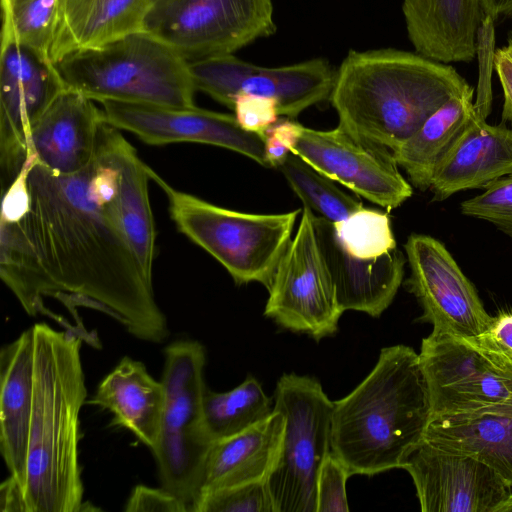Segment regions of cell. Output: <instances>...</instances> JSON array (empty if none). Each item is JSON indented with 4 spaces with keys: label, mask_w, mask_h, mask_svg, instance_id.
<instances>
[{
    "label": "cell",
    "mask_w": 512,
    "mask_h": 512,
    "mask_svg": "<svg viewBox=\"0 0 512 512\" xmlns=\"http://www.w3.org/2000/svg\"><path fill=\"white\" fill-rule=\"evenodd\" d=\"M333 224L340 244L355 257L376 258L397 249L386 212L362 207Z\"/></svg>",
    "instance_id": "obj_31"
},
{
    "label": "cell",
    "mask_w": 512,
    "mask_h": 512,
    "mask_svg": "<svg viewBox=\"0 0 512 512\" xmlns=\"http://www.w3.org/2000/svg\"><path fill=\"white\" fill-rule=\"evenodd\" d=\"M507 44L512 48V29L508 33Z\"/></svg>",
    "instance_id": "obj_44"
},
{
    "label": "cell",
    "mask_w": 512,
    "mask_h": 512,
    "mask_svg": "<svg viewBox=\"0 0 512 512\" xmlns=\"http://www.w3.org/2000/svg\"><path fill=\"white\" fill-rule=\"evenodd\" d=\"M0 511L26 512L22 489L10 475L0 486Z\"/></svg>",
    "instance_id": "obj_41"
},
{
    "label": "cell",
    "mask_w": 512,
    "mask_h": 512,
    "mask_svg": "<svg viewBox=\"0 0 512 512\" xmlns=\"http://www.w3.org/2000/svg\"><path fill=\"white\" fill-rule=\"evenodd\" d=\"M191 512H274L266 482H254L201 494Z\"/></svg>",
    "instance_id": "obj_33"
},
{
    "label": "cell",
    "mask_w": 512,
    "mask_h": 512,
    "mask_svg": "<svg viewBox=\"0 0 512 512\" xmlns=\"http://www.w3.org/2000/svg\"><path fill=\"white\" fill-rule=\"evenodd\" d=\"M292 153L324 176L387 210L399 207L413 194L389 149L339 124L331 130L302 125Z\"/></svg>",
    "instance_id": "obj_14"
},
{
    "label": "cell",
    "mask_w": 512,
    "mask_h": 512,
    "mask_svg": "<svg viewBox=\"0 0 512 512\" xmlns=\"http://www.w3.org/2000/svg\"><path fill=\"white\" fill-rule=\"evenodd\" d=\"M499 512H512V488H510L509 496L499 509Z\"/></svg>",
    "instance_id": "obj_43"
},
{
    "label": "cell",
    "mask_w": 512,
    "mask_h": 512,
    "mask_svg": "<svg viewBox=\"0 0 512 512\" xmlns=\"http://www.w3.org/2000/svg\"><path fill=\"white\" fill-rule=\"evenodd\" d=\"M59 1L1 0L2 24L10 27L20 43L50 59Z\"/></svg>",
    "instance_id": "obj_30"
},
{
    "label": "cell",
    "mask_w": 512,
    "mask_h": 512,
    "mask_svg": "<svg viewBox=\"0 0 512 512\" xmlns=\"http://www.w3.org/2000/svg\"><path fill=\"white\" fill-rule=\"evenodd\" d=\"M196 91L233 109L238 95L273 98L280 116L296 118L313 105L329 99L336 71L325 58H313L279 67H263L233 54L190 63Z\"/></svg>",
    "instance_id": "obj_12"
},
{
    "label": "cell",
    "mask_w": 512,
    "mask_h": 512,
    "mask_svg": "<svg viewBox=\"0 0 512 512\" xmlns=\"http://www.w3.org/2000/svg\"><path fill=\"white\" fill-rule=\"evenodd\" d=\"M142 30L190 64L234 54L276 25L272 0H152Z\"/></svg>",
    "instance_id": "obj_9"
},
{
    "label": "cell",
    "mask_w": 512,
    "mask_h": 512,
    "mask_svg": "<svg viewBox=\"0 0 512 512\" xmlns=\"http://www.w3.org/2000/svg\"><path fill=\"white\" fill-rule=\"evenodd\" d=\"M400 468L412 477L423 512H499L510 492L485 463L444 450L423 437Z\"/></svg>",
    "instance_id": "obj_17"
},
{
    "label": "cell",
    "mask_w": 512,
    "mask_h": 512,
    "mask_svg": "<svg viewBox=\"0 0 512 512\" xmlns=\"http://www.w3.org/2000/svg\"><path fill=\"white\" fill-rule=\"evenodd\" d=\"M34 395L22 493L26 512H80L83 501L79 461L80 411L87 390L81 361L83 342L98 338L79 329L32 327Z\"/></svg>",
    "instance_id": "obj_2"
},
{
    "label": "cell",
    "mask_w": 512,
    "mask_h": 512,
    "mask_svg": "<svg viewBox=\"0 0 512 512\" xmlns=\"http://www.w3.org/2000/svg\"><path fill=\"white\" fill-rule=\"evenodd\" d=\"M471 91L451 65L385 48L350 50L329 99L339 125L393 152L451 98Z\"/></svg>",
    "instance_id": "obj_3"
},
{
    "label": "cell",
    "mask_w": 512,
    "mask_h": 512,
    "mask_svg": "<svg viewBox=\"0 0 512 512\" xmlns=\"http://www.w3.org/2000/svg\"><path fill=\"white\" fill-rule=\"evenodd\" d=\"M55 66L67 88L98 103L196 106L189 64L143 30L73 52Z\"/></svg>",
    "instance_id": "obj_5"
},
{
    "label": "cell",
    "mask_w": 512,
    "mask_h": 512,
    "mask_svg": "<svg viewBox=\"0 0 512 512\" xmlns=\"http://www.w3.org/2000/svg\"><path fill=\"white\" fill-rule=\"evenodd\" d=\"M315 229L343 311L379 317L402 283L406 262L403 253L395 249L376 258H358L342 247L332 222L316 215Z\"/></svg>",
    "instance_id": "obj_19"
},
{
    "label": "cell",
    "mask_w": 512,
    "mask_h": 512,
    "mask_svg": "<svg viewBox=\"0 0 512 512\" xmlns=\"http://www.w3.org/2000/svg\"><path fill=\"white\" fill-rule=\"evenodd\" d=\"M105 119L150 145L203 143L240 153L268 167L265 137L249 132L235 115L189 108L120 101L100 102Z\"/></svg>",
    "instance_id": "obj_16"
},
{
    "label": "cell",
    "mask_w": 512,
    "mask_h": 512,
    "mask_svg": "<svg viewBox=\"0 0 512 512\" xmlns=\"http://www.w3.org/2000/svg\"><path fill=\"white\" fill-rule=\"evenodd\" d=\"M34 395L31 327L0 352V451L20 485L25 476Z\"/></svg>",
    "instance_id": "obj_21"
},
{
    "label": "cell",
    "mask_w": 512,
    "mask_h": 512,
    "mask_svg": "<svg viewBox=\"0 0 512 512\" xmlns=\"http://www.w3.org/2000/svg\"><path fill=\"white\" fill-rule=\"evenodd\" d=\"M152 0H60L50 59L142 30Z\"/></svg>",
    "instance_id": "obj_24"
},
{
    "label": "cell",
    "mask_w": 512,
    "mask_h": 512,
    "mask_svg": "<svg viewBox=\"0 0 512 512\" xmlns=\"http://www.w3.org/2000/svg\"><path fill=\"white\" fill-rule=\"evenodd\" d=\"M110 411L113 425L124 427L151 451L155 448L165 403L164 385L145 365L124 357L99 383L88 402Z\"/></svg>",
    "instance_id": "obj_25"
},
{
    "label": "cell",
    "mask_w": 512,
    "mask_h": 512,
    "mask_svg": "<svg viewBox=\"0 0 512 512\" xmlns=\"http://www.w3.org/2000/svg\"><path fill=\"white\" fill-rule=\"evenodd\" d=\"M423 438L444 450L480 460L512 488V415L431 417Z\"/></svg>",
    "instance_id": "obj_26"
},
{
    "label": "cell",
    "mask_w": 512,
    "mask_h": 512,
    "mask_svg": "<svg viewBox=\"0 0 512 512\" xmlns=\"http://www.w3.org/2000/svg\"><path fill=\"white\" fill-rule=\"evenodd\" d=\"M483 15L494 21L500 17L512 18V0H480Z\"/></svg>",
    "instance_id": "obj_42"
},
{
    "label": "cell",
    "mask_w": 512,
    "mask_h": 512,
    "mask_svg": "<svg viewBox=\"0 0 512 512\" xmlns=\"http://www.w3.org/2000/svg\"><path fill=\"white\" fill-rule=\"evenodd\" d=\"M165 191L177 229L212 255L237 285L258 282L267 290L289 246L298 215L255 214L226 209L175 190L151 170Z\"/></svg>",
    "instance_id": "obj_6"
},
{
    "label": "cell",
    "mask_w": 512,
    "mask_h": 512,
    "mask_svg": "<svg viewBox=\"0 0 512 512\" xmlns=\"http://www.w3.org/2000/svg\"><path fill=\"white\" fill-rule=\"evenodd\" d=\"M495 70L504 94L502 122L512 123V48L508 44L496 50Z\"/></svg>",
    "instance_id": "obj_40"
},
{
    "label": "cell",
    "mask_w": 512,
    "mask_h": 512,
    "mask_svg": "<svg viewBox=\"0 0 512 512\" xmlns=\"http://www.w3.org/2000/svg\"><path fill=\"white\" fill-rule=\"evenodd\" d=\"M0 276L31 316L63 325L45 306L54 298L82 330L78 307L108 315L146 342L169 335L153 280L122 230L112 170L97 155L79 173L61 175L27 153L3 188Z\"/></svg>",
    "instance_id": "obj_1"
},
{
    "label": "cell",
    "mask_w": 512,
    "mask_h": 512,
    "mask_svg": "<svg viewBox=\"0 0 512 512\" xmlns=\"http://www.w3.org/2000/svg\"><path fill=\"white\" fill-rule=\"evenodd\" d=\"M430 418L419 355L401 344L384 347L366 378L333 402L331 453L350 475L400 468Z\"/></svg>",
    "instance_id": "obj_4"
},
{
    "label": "cell",
    "mask_w": 512,
    "mask_h": 512,
    "mask_svg": "<svg viewBox=\"0 0 512 512\" xmlns=\"http://www.w3.org/2000/svg\"><path fill=\"white\" fill-rule=\"evenodd\" d=\"M410 276L405 285L422 308L421 321L433 330L476 338L491 324L473 283L436 238L411 234L405 245Z\"/></svg>",
    "instance_id": "obj_15"
},
{
    "label": "cell",
    "mask_w": 512,
    "mask_h": 512,
    "mask_svg": "<svg viewBox=\"0 0 512 512\" xmlns=\"http://www.w3.org/2000/svg\"><path fill=\"white\" fill-rule=\"evenodd\" d=\"M67 88L55 64L20 43L5 24L0 52V166L2 184L21 169L33 125Z\"/></svg>",
    "instance_id": "obj_13"
},
{
    "label": "cell",
    "mask_w": 512,
    "mask_h": 512,
    "mask_svg": "<svg viewBox=\"0 0 512 512\" xmlns=\"http://www.w3.org/2000/svg\"><path fill=\"white\" fill-rule=\"evenodd\" d=\"M418 355L431 417L512 415V369L474 338L432 330Z\"/></svg>",
    "instance_id": "obj_10"
},
{
    "label": "cell",
    "mask_w": 512,
    "mask_h": 512,
    "mask_svg": "<svg viewBox=\"0 0 512 512\" xmlns=\"http://www.w3.org/2000/svg\"><path fill=\"white\" fill-rule=\"evenodd\" d=\"M302 124L292 120H281L264 134L265 157L268 167H277L292 153Z\"/></svg>",
    "instance_id": "obj_39"
},
{
    "label": "cell",
    "mask_w": 512,
    "mask_h": 512,
    "mask_svg": "<svg viewBox=\"0 0 512 512\" xmlns=\"http://www.w3.org/2000/svg\"><path fill=\"white\" fill-rule=\"evenodd\" d=\"M475 341L512 369V311L493 317L489 327Z\"/></svg>",
    "instance_id": "obj_38"
},
{
    "label": "cell",
    "mask_w": 512,
    "mask_h": 512,
    "mask_svg": "<svg viewBox=\"0 0 512 512\" xmlns=\"http://www.w3.org/2000/svg\"><path fill=\"white\" fill-rule=\"evenodd\" d=\"M473 96L471 91L451 98L392 152L415 188L429 190L438 165L477 115Z\"/></svg>",
    "instance_id": "obj_27"
},
{
    "label": "cell",
    "mask_w": 512,
    "mask_h": 512,
    "mask_svg": "<svg viewBox=\"0 0 512 512\" xmlns=\"http://www.w3.org/2000/svg\"><path fill=\"white\" fill-rule=\"evenodd\" d=\"M350 473L331 452L318 473L316 485V512L349 511L346 482Z\"/></svg>",
    "instance_id": "obj_35"
},
{
    "label": "cell",
    "mask_w": 512,
    "mask_h": 512,
    "mask_svg": "<svg viewBox=\"0 0 512 512\" xmlns=\"http://www.w3.org/2000/svg\"><path fill=\"white\" fill-rule=\"evenodd\" d=\"M104 121L95 101L66 88L31 128L27 153L54 173H79L94 157Z\"/></svg>",
    "instance_id": "obj_18"
},
{
    "label": "cell",
    "mask_w": 512,
    "mask_h": 512,
    "mask_svg": "<svg viewBox=\"0 0 512 512\" xmlns=\"http://www.w3.org/2000/svg\"><path fill=\"white\" fill-rule=\"evenodd\" d=\"M283 430L284 416L273 410L243 432L213 442L198 497L219 489L266 482L279 454Z\"/></svg>",
    "instance_id": "obj_23"
},
{
    "label": "cell",
    "mask_w": 512,
    "mask_h": 512,
    "mask_svg": "<svg viewBox=\"0 0 512 512\" xmlns=\"http://www.w3.org/2000/svg\"><path fill=\"white\" fill-rule=\"evenodd\" d=\"M126 512H189L184 501L171 491L137 485L125 505Z\"/></svg>",
    "instance_id": "obj_37"
},
{
    "label": "cell",
    "mask_w": 512,
    "mask_h": 512,
    "mask_svg": "<svg viewBox=\"0 0 512 512\" xmlns=\"http://www.w3.org/2000/svg\"><path fill=\"white\" fill-rule=\"evenodd\" d=\"M273 410L284 416L279 454L266 481L274 512H316L318 473L331 452L333 402L316 378L285 373Z\"/></svg>",
    "instance_id": "obj_8"
},
{
    "label": "cell",
    "mask_w": 512,
    "mask_h": 512,
    "mask_svg": "<svg viewBox=\"0 0 512 512\" xmlns=\"http://www.w3.org/2000/svg\"><path fill=\"white\" fill-rule=\"evenodd\" d=\"M206 353L195 340L165 348L161 382L165 403L159 437L152 453L162 487L191 508L198 497L207 454L213 441L204 424Z\"/></svg>",
    "instance_id": "obj_7"
},
{
    "label": "cell",
    "mask_w": 512,
    "mask_h": 512,
    "mask_svg": "<svg viewBox=\"0 0 512 512\" xmlns=\"http://www.w3.org/2000/svg\"><path fill=\"white\" fill-rule=\"evenodd\" d=\"M304 206L300 224L274 273L264 315L283 329L315 341L332 336L343 314L315 229Z\"/></svg>",
    "instance_id": "obj_11"
},
{
    "label": "cell",
    "mask_w": 512,
    "mask_h": 512,
    "mask_svg": "<svg viewBox=\"0 0 512 512\" xmlns=\"http://www.w3.org/2000/svg\"><path fill=\"white\" fill-rule=\"evenodd\" d=\"M512 174V128L476 115L438 165L429 190L435 201Z\"/></svg>",
    "instance_id": "obj_20"
},
{
    "label": "cell",
    "mask_w": 512,
    "mask_h": 512,
    "mask_svg": "<svg viewBox=\"0 0 512 512\" xmlns=\"http://www.w3.org/2000/svg\"><path fill=\"white\" fill-rule=\"evenodd\" d=\"M272 412V399L253 376L226 392H204V424L213 442L243 432Z\"/></svg>",
    "instance_id": "obj_28"
},
{
    "label": "cell",
    "mask_w": 512,
    "mask_h": 512,
    "mask_svg": "<svg viewBox=\"0 0 512 512\" xmlns=\"http://www.w3.org/2000/svg\"><path fill=\"white\" fill-rule=\"evenodd\" d=\"M402 13L417 53L446 64L476 56L480 0H403Z\"/></svg>",
    "instance_id": "obj_22"
},
{
    "label": "cell",
    "mask_w": 512,
    "mask_h": 512,
    "mask_svg": "<svg viewBox=\"0 0 512 512\" xmlns=\"http://www.w3.org/2000/svg\"><path fill=\"white\" fill-rule=\"evenodd\" d=\"M495 21L484 15L476 33L479 74L474 107L479 118L486 120L492 106V72L495 69Z\"/></svg>",
    "instance_id": "obj_34"
},
{
    "label": "cell",
    "mask_w": 512,
    "mask_h": 512,
    "mask_svg": "<svg viewBox=\"0 0 512 512\" xmlns=\"http://www.w3.org/2000/svg\"><path fill=\"white\" fill-rule=\"evenodd\" d=\"M278 169L304 206L332 223L344 220L363 207L360 200L339 189L333 180L294 153H290Z\"/></svg>",
    "instance_id": "obj_29"
},
{
    "label": "cell",
    "mask_w": 512,
    "mask_h": 512,
    "mask_svg": "<svg viewBox=\"0 0 512 512\" xmlns=\"http://www.w3.org/2000/svg\"><path fill=\"white\" fill-rule=\"evenodd\" d=\"M232 110L243 129L262 135L279 121L280 116L275 99L251 94L238 95Z\"/></svg>",
    "instance_id": "obj_36"
},
{
    "label": "cell",
    "mask_w": 512,
    "mask_h": 512,
    "mask_svg": "<svg viewBox=\"0 0 512 512\" xmlns=\"http://www.w3.org/2000/svg\"><path fill=\"white\" fill-rule=\"evenodd\" d=\"M461 213L493 224L512 240V174L491 181L483 192L463 201Z\"/></svg>",
    "instance_id": "obj_32"
}]
</instances>
